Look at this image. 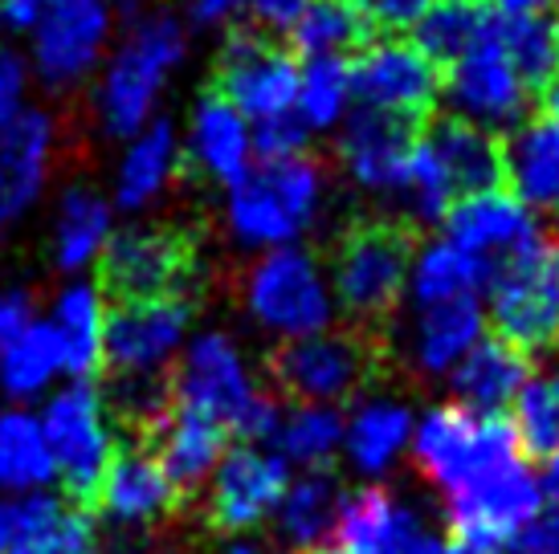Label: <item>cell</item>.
<instances>
[{
  "label": "cell",
  "instance_id": "1",
  "mask_svg": "<svg viewBox=\"0 0 559 554\" xmlns=\"http://www.w3.org/2000/svg\"><path fill=\"white\" fill-rule=\"evenodd\" d=\"M168 384L176 408H188L221 424L225 436L237 432L246 445H270V436L278 429L282 404L262 392L249 359L225 330H204L197 339H188Z\"/></svg>",
  "mask_w": 559,
  "mask_h": 554
},
{
  "label": "cell",
  "instance_id": "2",
  "mask_svg": "<svg viewBox=\"0 0 559 554\" xmlns=\"http://www.w3.org/2000/svg\"><path fill=\"white\" fill-rule=\"evenodd\" d=\"M185 53L188 29L171 13H147L127 29V37L103 70L98 91H94L107 135L135 138L152 123L159 91L171 77V70L185 62Z\"/></svg>",
  "mask_w": 559,
  "mask_h": 554
},
{
  "label": "cell",
  "instance_id": "3",
  "mask_svg": "<svg viewBox=\"0 0 559 554\" xmlns=\"http://www.w3.org/2000/svg\"><path fill=\"white\" fill-rule=\"evenodd\" d=\"M326 176L323 164L311 155H295L282 164L249 168L225 201L229 232L246 249H286L311 229L314 213L323 204Z\"/></svg>",
  "mask_w": 559,
  "mask_h": 554
},
{
  "label": "cell",
  "instance_id": "4",
  "mask_svg": "<svg viewBox=\"0 0 559 554\" xmlns=\"http://www.w3.org/2000/svg\"><path fill=\"white\" fill-rule=\"evenodd\" d=\"M486 318L495 323V339L514 351H551L559 342V241L539 237L514 257L495 265L486 286Z\"/></svg>",
  "mask_w": 559,
  "mask_h": 554
},
{
  "label": "cell",
  "instance_id": "5",
  "mask_svg": "<svg viewBox=\"0 0 559 554\" xmlns=\"http://www.w3.org/2000/svg\"><path fill=\"white\" fill-rule=\"evenodd\" d=\"M241 302H246L249 318L282 342L331 330L335 310H340L319 262L298 245L270 249L249 265L246 281H241Z\"/></svg>",
  "mask_w": 559,
  "mask_h": 554
},
{
  "label": "cell",
  "instance_id": "6",
  "mask_svg": "<svg viewBox=\"0 0 559 554\" xmlns=\"http://www.w3.org/2000/svg\"><path fill=\"white\" fill-rule=\"evenodd\" d=\"M511 453H523V448L502 416H474L457 404H433L429 412H420L408 441V457L417 465V473L441 497L469 485Z\"/></svg>",
  "mask_w": 559,
  "mask_h": 554
},
{
  "label": "cell",
  "instance_id": "7",
  "mask_svg": "<svg viewBox=\"0 0 559 554\" xmlns=\"http://www.w3.org/2000/svg\"><path fill=\"white\" fill-rule=\"evenodd\" d=\"M37 420L53 457V478L62 481L70 497H94L119 453L103 392L91 380H70L49 392Z\"/></svg>",
  "mask_w": 559,
  "mask_h": 554
},
{
  "label": "cell",
  "instance_id": "8",
  "mask_svg": "<svg viewBox=\"0 0 559 554\" xmlns=\"http://www.w3.org/2000/svg\"><path fill=\"white\" fill-rule=\"evenodd\" d=\"M413 241L396 225H359L343 237L331 269V298L356 323H384L404 302Z\"/></svg>",
  "mask_w": 559,
  "mask_h": 554
},
{
  "label": "cell",
  "instance_id": "9",
  "mask_svg": "<svg viewBox=\"0 0 559 554\" xmlns=\"http://www.w3.org/2000/svg\"><path fill=\"white\" fill-rule=\"evenodd\" d=\"M539 506H544V493L535 481V465L523 453H511L445 497V522L457 542L502 551Z\"/></svg>",
  "mask_w": 559,
  "mask_h": 554
},
{
  "label": "cell",
  "instance_id": "10",
  "mask_svg": "<svg viewBox=\"0 0 559 554\" xmlns=\"http://www.w3.org/2000/svg\"><path fill=\"white\" fill-rule=\"evenodd\" d=\"M372 371V347L352 330H319L307 339L278 342L270 354V380L295 404L340 408Z\"/></svg>",
  "mask_w": 559,
  "mask_h": 554
},
{
  "label": "cell",
  "instance_id": "11",
  "mask_svg": "<svg viewBox=\"0 0 559 554\" xmlns=\"http://www.w3.org/2000/svg\"><path fill=\"white\" fill-rule=\"evenodd\" d=\"M188 326L192 306L180 293L119 302L107 314L103 363L115 371V380H168L188 342Z\"/></svg>",
  "mask_w": 559,
  "mask_h": 554
},
{
  "label": "cell",
  "instance_id": "12",
  "mask_svg": "<svg viewBox=\"0 0 559 554\" xmlns=\"http://www.w3.org/2000/svg\"><path fill=\"white\" fill-rule=\"evenodd\" d=\"M347 82H352V98L364 110L392 115L404 123L425 119L441 98L437 65L401 37H380L359 46L347 58Z\"/></svg>",
  "mask_w": 559,
  "mask_h": 554
},
{
  "label": "cell",
  "instance_id": "13",
  "mask_svg": "<svg viewBox=\"0 0 559 554\" xmlns=\"http://www.w3.org/2000/svg\"><path fill=\"white\" fill-rule=\"evenodd\" d=\"M445 103H450L453 119L481 127L490 135L523 123V115L531 107V91L527 82L514 74L511 58L498 41V13L478 41L457 62H450Z\"/></svg>",
  "mask_w": 559,
  "mask_h": 554
},
{
  "label": "cell",
  "instance_id": "14",
  "mask_svg": "<svg viewBox=\"0 0 559 554\" xmlns=\"http://www.w3.org/2000/svg\"><path fill=\"white\" fill-rule=\"evenodd\" d=\"M110 29H115L110 0H49L29 41L37 77L53 91L79 86L103 62Z\"/></svg>",
  "mask_w": 559,
  "mask_h": 554
},
{
  "label": "cell",
  "instance_id": "15",
  "mask_svg": "<svg viewBox=\"0 0 559 554\" xmlns=\"http://www.w3.org/2000/svg\"><path fill=\"white\" fill-rule=\"evenodd\" d=\"M249 127L295 110L298 62L286 49L265 46L258 29H234L221 46L217 91Z\"/></svg>",
  "mask_w": 559,
  "mask_h": 554
},
{
  "label": "cell",
  "instance_id": "16",
  "mask_svg": "<svg viewBox=\"0 0 559 554\" xmlns=\"http://www.w3.org/2000/svg\"><path fill=\"white\" fill-rule=\"evenodd\" d=\"M335 554H437V530L425 509L389 485L347 493L335 526Z\"/></svg>",
  "mask_w": 559,
  "mask_h": 554
},
{
  "label": "cell",
  "instance_id": "17",
  "mask_svg": "<svg viewBox=\"0 0 559 554\" xmlns=\"http://www.w3.org/2000/svg\"><path fill=\"white\" fill-rule=\"evenodd\" d=\"M290 469L258 445L225 448L209 478V518L225 534H249L274 518Z\"/></svg>",
  "mask_w": 559,
  "mask_h": 554
},
{
  "label": "cell",
  "instance_id": "18",
  "mask_svg": "<svg viewBox=\"0 0 559 554\" xmlns=\"http://www.w3.org/2000/svg\"><path fill=\"white\" fill-rule=\"evenodd\" d=\"M445 241L457 245L469 257H481V262H507L519 249L535 245L544 229L531 208L514 201L507 188H490V192H469V196H457L445 213Z\"/></svg>",
  "mask_w": 559,
  "mask_h": 554
},
{
  "label": "cell",
  "instance_id": "19",
  "mask_svg": "<svg viewBox=\"0 0 559 554\" xmlns=\"http://www.w3.org/2000/svg\"><path fill=\"white\" fill-rule=\"evenodd\" d=\"M188 265L185 241L168 229H123L103 249V290L119 302H143L180 290Z\"/></svg>",
  "mask_w": 559,
  "mask_h": 554
},
{
  "label": "cell",
  "instance_id": "20",
  "mask_svg": "<svg viewBox=\"0 0 559 554\" xmlns=\"http://www.w3.org/2000/svg\"><path fill=\"white\" fill-rule=\"evenodd\" d=\"M486 339V306L481 298H457L420 306L404 330V363L420 380H450L453 368Z\"/></svg>",
  "mask_w": 559,
  "mask_h": 554
},
{
  "label": "cell",
  "instance_id": "21",
  "mask_svg": "<svg viewBox=\"0 0 559 554\" xmlns=\"http://www.w3.org/2000/svg\"><path fill=\"white\" fill-rule=\"evenodd\" d=\"M53 159V119L25 107L13 123L0 127V229L29 213L49 176Z\"/></svg>",
  "mask_w": 559,
  "mask_h": 554
},
{
  "label": "cell",
  "instance_id": "22",
  "mask_svg": "<svg viewBox=\"0 0 559 554\" xmlns=\"http://www.w3.org/2000/svg\"><path fill=\"white\" fill-rule=\"evenodd\" d=\"M413 424L417 416L396 396H364L352 404V412L343 416V457L356 469L359 478L380 481L392 473L396 465L408 457V441H413Z\"/></svg>",
  "mask_w": 559,
  "mask_h": 554
},
{
  "label": "cell",
  "instance_id": "23",
  "mask_svg": "<svg viewBox=\"0 0 559 554\" xmlns=\"http://www.w3.org/2000/svg\"><path fill=\"white\" fill-rule=\"evenodd\" d=\"M340 135V155L352 180L364 192H401L404 164L413 152V123L392 119V115H376V110H347Z\"/></svg>",
  "mask_w": 559,
  "mask_h": 554
},
{
  "label": "cell",
  "instance_id": "24",
  "mask_svg": "<svg viewBox=\"0 0 559 554\" xmlns=\"http://www.w3.org/2000/svg\"><path fill=\"white\" fill-rule=\"evenodd\" d=\"M147 441L176 493H197L201 485H209L213 469L225 457V429L176 404L147 429Z\"/></svg>",
  "mask_w": 559,
  "mask_h": 554
},
{
  "label": "cell",
  "instance_id": "25",
  "mask_svg": "<svg viewBox=\"0 0 559 554\" xmlns=\"http://www.w3.org/2000/svg\"><path fill=\"white\" fill-rule=\"evenodd\" d=\"M502 180L511 196L531 213L559 208V119L544 115L519 123L502 143Z\"/></svg>",
  "mask_w": 559,
  "mask_h": 554
},
{
  "label": "cell",
  "instance_id": "26",
  "mask_svg": "<svg viewBox=\"0 0 559 554\" xmlns=\"http://www.w3.org/2000/svg\"><path fill=\"white\" fill-rule=\"evenodd\" d=\"M98 509L107 514L115 526H152L159 518H168L180 493L171 490V481L164 478V469L156 465L152 453H115L107 478L98 485Z\"/></svg>",
  "mask_w": 559,
  "mask_h": 554
},
{
  "label": "cell",
  "instance_id": "27",
  "mask_svg": "<svg viewBox=\"0 0 559 554\" xmlns=\"http://www.w3.org/2000/svg\"><path fill=\"white\" fill-rule=\"evenodd\" d=\"M4 554H98V530L82 506L58 493L13 502V539Z\"/></svg>",
  "mask_w": 559,
  "mask_h": 554
},
{
  "label": "cell",
  "instance_id": "28",
  "mask_svg": "<svg viewBox=\"0 0 559 554\" xmlns=\"http://www.w3.org/2000/svg\"><path fill=\"white\" fill-rule=\"evenodd\" d=\"M531 380V359L523 351H514L511 342L502 339H481L474 351L453 368L450 392L457 408H466L474 416H498L502 408H511L519 387Z\"/></svg>",
  "mask_w": 559,
  "mask_h": 554
},
{
  "label": "cell",
  "instance_id": "29",
  "mask_svg": "<svg viewBox=\"0 0 559 554\" xmlns=\"http://www.w3.org/2000/svg\"><path fill=\"white\" fill-rule=\"evenodd\" d=\"M343 485L335 473H298V478L286 481L282 490V502L274 509L270 522L278 526L282 542L295 554H311L326 551L331 539H335V526H340V509H343Z\"/></svg>",
  "mask_w": 559,
  "mask_h": 554
},
{
  "label": "cell",
  "instance_id": "30",
  "mask_svg": "<svg viewBox=\"0 0 559 554\" xmlns=\"http://www.w3.org/2000/svg\"><path fill=\"white\" fill-rule=\"evenodd\" d=\"M188 159L213 176L217 184L234 188L253 168V147H249V123L237 115L221 94H204L192 107L188 123Z\"/></svg>",
  "mask_w": 559,
  "mask_h": 554
},
{
  "label": "cell",
  "instance_id": "31",
  "mask_svg": "<svg viewBox=\"0 0 559 554\" xmlns=\"http://www.w3.org/2000/svg\"><path fill=\"white\" fill-rule=\"evenodd\" d=\"M490 274H495V265L462 253L445 237L425 241L420 249H413L404 298H408L413 310L437 306V302H457V298H481V290L490 286Z\"/></svg>",
  "mask_w": 559,
  "mask_h": 554
},
{
  "label": "cell",
  "instance_id": "32",
  "mask_svg": "<svg viewBox=\"0 0 559 554\" xmlns=\"http://www.w3.org/2000/svg\"><path fill=\"white\" fill-rule=\"evenodd\" d=\"M58 335L70 380H91L103 368V339H107V298L94 281H70L49 314Z\"/></svg>",
  "mask_w": 559,
  "mask_h": 554
},
{
  "label": "cell",
  "instance_id": "33",
  "mask_svg": "<svg viewBox=\"0 0 559 554\" xmlns=\"http://www.w3.org/2000/svg\"><path fill=\"white\" fill-rule=\"evenodd\" d=\"M53 481H58L53 478V457H49L37 412L4 404L0 408V497L21 502L33 493H49Z\"/></svg>",
  "mask_w": 559,
  "mask_h": 554
},
{
  "label": "cell",
  "instance_id": "34",
  "mask_svg": "<svg viewBox=\"0 0 559 554\" xmlns=\"http://www.w3.org/2000/svg\"><path fill=\"white\" fill-rule=\"evenodd\" d=\"M180 168V135L168 119H152L135 138H127V152L115 171V204L135 213L152 204L168 188Z\"/></svg>",
  "mask_w": 559,
  "mask_h": 554
},
{
  "label": "cell",
  "instance_id": "35",
  "mask_svg": "<svg viewBox=\"0 0 559 554\" xmlns=\"http://www.w3.org/2000/svg\"><path fill=\"white\" fill-rule=\"evenodd\" d=\"M425 138L433 143L441 168L450 171V184L457 196L502 188V143H498V135L445 115V119H437Z\"/></svg>",
  "mask_w": 559,
  "mask_h": 554
},
{
  "label": "cell",
  "instance_id": "36",
  "mask_svg": "<svg viewBox=\"0 0 559 554\" xmlns=\"http://www.w3.org/2000/svg\"><path fill=\"white\" fill-rule=\"evenodd\" d=\"M115 237V204L91 188H70L58 204L53 220V262L66 274H82L86 265L103 257L107 241Z\"/></svg>",
  "mask_w": 559,
  "mask_h": 554
},
{
  "label": "cell",
  "instance_id": "37",
  "mask_svg": "<svg viewBox=\"0 0 559 554\" xmlns=\"http://www.w3.org/2000/svg\"><path fill=\"white\" fill-rule=\"evenodd\" d=\"M62 375L66 359L49 323H29L0 351V392L16 408H25L33 400H46Z\"/></svg>",
  "mask_w": 559,
  "mask_h": 554
},
{
  "label": "cell",
  "instance_id": "38",
  "mask_svg": "<svg viewBox=\"0 0 559 554\" xmlns=\"http://www.w3.org/2000/svg\"><path fill=\"white\" fill-rule=\"evenodd\" d=\"M270 448L286 469L319 473L340 457L343 412L340 408H323V404H290V408H282Z\"/></svg>",
  "mask_w": 559,
  "mask_h": 554
},
{
  "label": "cell",
  "instance_id": "39",
  "mask_svg": "<svg viewBox=\"0 0 559 554\" xmlns=\"http://www.w3.org/2000/svg\"><path fill=\"white\" fill-rule=\"evenodd\" d=\"M368 25H364V16L347 4V0H314L307 13L298 16L290 33H286V41H290V58H302V62H311V58H343L347 49L356 53L359 46H368Z\"/></svg>",
  "mask_w": 559,
  "mask_h": 554
},
{
  "label": "cell",
  "instance_id": "40",
  "mask_svg": "<svg viewBox=\"0 0 559 554\" xmlns=\"http://www.w3.org/2000/svg\"><path fill=\"white\" fill-rule=\"evenodd\" d=\"M490 21H495V9L486 0H437L413 25V46L433 65H450L478 41Z\"/></svg>",
  "mask_w": 559,
  "mask_h": 554
},
{
  "label": "cell",
  "instance_id": "41",
  "mask_svg": "<svg viewBox=\"0 0 559 554\" xmlns=\"http://www.w3.org/2000/svg\"><path fill=\"white\" fill-rule=\"evenodd\" d=\"M498 41L507 49L514 74L527 82V91L547 86L559 74V29L547 13L498 16Z\"/></svg>",
  "mask_w": 559,
  "mask_h": 554
},
{
  "label": "cell",
  "instance_id": "42",
  "mask_svg": "<svg viewBox=\"0 0 559 554\" xmlns=\"http://www.w3.org/2000/svg\"><path fill=\"white\" fill-rule=\"evenodd\" d=\"M352 110V82H347V58H311L298 65L295 115L307 131H331Z\"/></svg>",
  "mask_w": 559,
  "mask_h": 554
},
{
  "label": "cell",
  "instance_id": "43",
  "mask_svg": "<svg viewBox=\"0 0 559 554\" xmlns=\"http://www.w3.org/2000/svg\"><path fill=\"white\" fill-rule=\"evenodd\" d=\"M511 432L519 448H527L535 457H547L551 448H559V375L544 371L519 387V396L511 404Z\"/></svg>",
  "mask_w": 559,
  "mask_h": 554
},
{
  "label": "cell",
  "instance_id": "44",
  "mask_svg": "<svg viewBox=\"0 0 559 554\" xmlns=\"http://www.w3.org/2000/svg\"><path fill=\"white\" fill-rule=\"evenodd\" d=\"M401 204L408 208V216L417 225H441L450 204L457 201V192L450 184V171L441 168L433 143L429 138H417L413 152H408V164H404V180H401Z\"/></svg>",
  "mask_w": 559,
  "mask_h": 554
},
{
  "label": "cell",
  "instance_id": "45",
  "mask_svg": "<svg viewBox=\"0 0 559 554\" xmlns=\"http://www.w3.org/2000/svg\"><path fill=\"white\" fill-rule=\"evenodd\" d=\"M307 143H311V131L302 127L295 110L249 127V147H253V159H262V164H282V159L307 155Z\"/></svg>",
  "mask_w": 559,
  "mask_h": 554
},
{
  "label": "cell",
  "instance_id": "46",
  "mask_svg": "<svg viewBox=\"0 0 559 554\" xmlns=\"http://www.w3.org/2000/svg\"><path fill=\"white\" fill-rule=\"evenodd\" d=\"M359 16H364V25L368 29H380V33H413L420 16L433 9L437 0H347Z\"/></svg>",
  "mask_w": 559,
  "mask_h": 554
},
{
  "label": "cell",
  "instance_id": "47",
  "mask_svg": "<svg viewBox=\"0 0 559 554\" xmlns=\"http://www.w3.org/2000/svg\"><path fill=\"white\" fill-rule=\"evenodd\" d=\"M502 554H559V502H544L511 534Z\"/></svg>",
  "mask_w": 559,
  "mask_h": 554
},
{
  "label": "cell",
  "instance_id": "48",
  "mask_svg": "<svg viewBox=\"0 0 559 554\" xmlns=\"http://www.w3.org/2000/svg\"><path fill=\"white\" fill-rule=\"evenodd\" d=\"M25 91H29V65L21 62L16 49H0V127L13 123L25 110Z\"/></svg>",
  "mask_w": 559,
  "mask_h": 554
},
{
  "label": "cell",
  "instance_id": "49",
  "mask_svg": "<svg viewBox=\"0 0 559 554\" xmlns=\"http://www.w3.org/2000/svg\"><path fill=\"white\" fill-rule=\"evenodd\" d=\"M314 0H249V13H253V25L270 33H290L298 16L311 9Z\"/></svg>",
  "mask_w": 559,
  "mask_h": 554
},
{
  "label": "cell",
  "instance_id": "50",
  "mask_svg": "<svg viewBox=\"0 0 559 554\" xmlns=\"http://www.w3.org/2000/svg\"><path fill=\"white\" fill-rule=\"evenodd\" d=\"M29 323H37V310L33 298L25 290H4L0 293V351L25 330Z\"/></svg>",
  "mask_w": 559,
  "mask_h": 554
},
{
  "label": "cell",
  "instance_id": "51",
  "mask_svg": "<svg viewBox=\"0 0 559 554\" xmlns=\"http://www.w3.org/2000/svg\"><path fill=\"white\" fill-rule=\"evenodd\" d=\"M49 0H0V25L9 33H33Z\"/></svg>",
  "mask_w": 559,
  "mask_h": 554
},
{
  "label": "cell",
  "instance_id": "52",
  "mask_svg": "<svg viewBox=\"0 0 559 554\" xmlns=\"http://www.w3.org/2000/svg\"><path fill=\"white\" fill-rule=\"evenodd\" d=\"M241 9H249V0H192V4H188V16H192V25L213 29V25L234 21Z\"/></svg>",
  "mask_w": 559,
  "mask_h": 554
},
{
  "label": "cell",
  "instance_id": "53",
  "mask_svg": "<svg viewBox=\"0 0 559 554\" xmlns=\"http://www.w3.org/2000/svg\"><path fill=\"white\" fill-rule=\"evenodd\" d=\"M535 481H539V493H544V502H559V448H551L547 457H539Z\"/></svg>",
  "mask_w": 559,
  "mask_h": 554
},
{
  "label": "cell",
  "instance_id": "54",
  "mask_svg": "<svg viewBox=\"0 0 559 554\" xmlns=\"http://www.w3.org/2000/svg\"><path fill=\"white\" fill-rule=\"evenodd\" d=\"M490 9L498 16H527V13H544L547 0H490Z\"/></svg>",
  "mask_w": 559,
  "mask_h": 554
},
{
  "label": "cell",
  "instance_id": "55",
  "mask_svg": "<svg viewBox=\"0 0 559 554\" xmlns=\"http://www.w3.org/2000/svg\"><path fill=\"white\" fill-rule=\"evenodd\" d=\"M9 539H13V502L0 497V554L9 551Z\"/></svg>",
  "mask_w": 559,
  "mask_h": 554
},
{
  "label": "cell",
  "instance_id": "56",
  "mask_svg": "<svg viewBox=\"0 0 559 554\" xmlns=\"http://www.w3.org/2000/svg\"><path fill=\"white\" fill-rule=\"evenodd\" d=\"M437 554H502V551H490V546H474V542H445V546H437Z\"/></svg>",
  "mask_w": 559,
  "mask_h": 554
},
{
  "label": "cell",
  "instance_id": "57",
  "mask_svg": "<svg viewBox=\"0 0 559 554\" xmlns=\"http://www.w3.org/2000/svg\"><path fill=\"white\" fill-rule=\"evenodd\" d=\"M225 554H262V551H258L253 542H229V551Z\"/></svg>",
  "mask_w": 559,
  "mask_h": 554
},
{
  "label": "cell",
  "instance_id": "58",
  "mask_svg": "<svg viewBox=\"0 0 559 554\" xmlns=\"http://www.w3.org/2000/svg\"><path fill=\"white\" fill-rule=\"evenodd\" d=\"M286 554H295V551H286ZM311 554H335V551H311Z\"/></svg>",
  "mask_w": 559,
  "mask_h": 554
},
{
  "label": "cell",
  "instance_id": "59",
  "mask_svg": "<svg viewBox=\"0 0 559 554\" xmlns=\"http://www.w3.org/2000/svg\"><path fill=\"white\" fill-rule=\"evenodd\" d=\"M551 21H556V29H559V13H556V16H551Z\"/></svg>",
  "mask_w": 559,
  "mask_h": 554
}]
</instances>
